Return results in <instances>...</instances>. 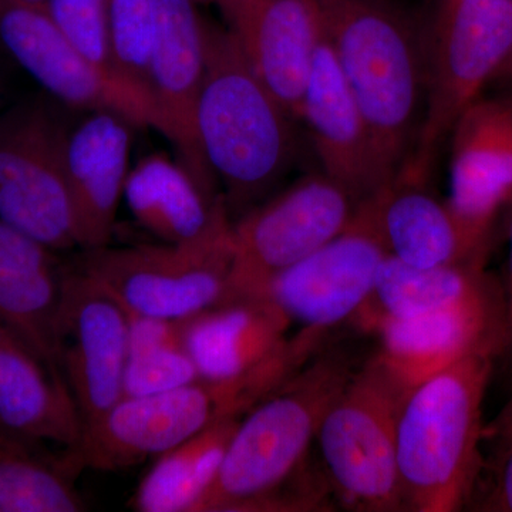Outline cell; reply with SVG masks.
I'll use <instances>...</instances> for the list:
<instances>
[{
    "label": "cell",
    "instance_id": "5",
    "mask_svg": "<svg viewBox=\"0 0 512 512\" xmlns=\"http://www.w3.org/2000/svg\"><path fill=\"white\" fill-rule=\"evenodd\" d=\"M352 360L328 350L239 420L217 480L198 512L245 511L303 466L323 416L352 377Z\"/></svg>",
    "mask_w": 512,
    "mask_h": 512
},
{
    "label": "cell",
    "instance_id": "2",
    "mask_svg": "<svg viewBox=\"0 0 512 512\" xmlns=\"http://www.w3.org/2000/svg\"><path fill=\"white\" fill-rule=\"evenodd\" d=\"M197 131L232 221L266 200L296 157L295 117L254 72L228 29L205 20Z\"/></svg>",
    "mask_w": 512,
    "mask_h": 512
},
{
    "label": "cell",
    "instance_id": "31",
    "mask_svg": "<svg viewBox=\"0 0 512 512\" xmlns=\"http://www.w3.org/2000/svg\"><path fill=\"white\" fill-rule=\"evenodd\" d=\"M481 511L512 512V440L500 451L493 487L480 504Z\"/></svg>",
    "mask_w": 512,
    "mask_h": 512
},
{
    "label": "cell",
    "instance_id": "10",
    "mask_svg": "<svg viewBox=\"0 0 512 512\" xmlns=\"http://www.w3.org/2000/svg\"><path fill=\"white\" fill-rule=\"evenodd\" d=\"M69 128L42 100L0 116V221L57 252L80 248L64 173Z\"/></svg>",
    "mask_w": 512,
    "mask_h": 512
},
{
    "label": "cell",
    "instance_id": "29",
    "mask_svg": "<svg viewBox=\"0 0 512 512\" xmlns=\"http://www.w3.org/2000/svg\"><path fill=\"white\" fill-rule=\"evenodd\" d=\"M107 8L117 70L151 100L150 60L156 40V0H107Z\"/></svg>",
    "mask_w": 512,
    "mask_h": 512
},
{
    "label": "cell",
    "instance_id": "12",
    "mask_svg": "<svg viewBox=\"0 0 512 512\" xmlns=\"http://www.w3.org/2000/svg\"><path fill=\"white\" fill-rule=\"evenodd\" d=\"M130 313L100 282L67 265L57 320L60 372L84 427L124 396Z\"/></svg>",
    "mask_w": 512,
    "mask_h": 512
},
{
    "label": "cell",
    "instance_id": "27",
    "mask_svg": "<svg viewBox=\"0 0 512 512\" xmlns=\"http://www.w3.org/2000/svg\"><path fill=\"white\" fill-rule=\"evenodd\" d=\"M239 420L220 421L158 456L138 485L134 510L198 512L217 480Z\"/></svg>",
    "mask_w": 512,
    "mask_h": 512
},
{
    "label": "cell",
    "instance_id": "34",
    "mask_svg": "<svg viewBox=\"0 0 512 512\" xmlns=\"http://www.w3.org/2000/svg\"><path fill=\"white\" fill-rule=\"evenodd\" d=\"M508 330H510V340H512V306L508 309Z\"/></svg>",
    "mask_w": 512,
    "mask_h": 512
},
{
    "label": "cell",
    "instance_id": "3",
    "mask_svg": "<svg viewBox=\"0 0 512 512\" xmlns=\"http://www.w3.org/2000/svg\"><path fill=\"white\" fill-rule=\"evenodd\" d=\"M320 339L301 329L281 355L248 375L198 377L164 392L123 397L84 427L76 450L83 467L109 473L134 467L220 421L241 419L318 353Z\"/></svg>",
    "mask_w": 512,
    "mask_h": 512
},
{
    "label": "cell",
    "instance_id": "19",
    "mask_svg": "<svg viewBox=\"0 0 512 512\" xmlns=\"http://www.w3.org/2000/svg\"><path fill=\"white\" fill-rule=\"evenodd\" d=\"M87 113L69 128L64 144V173L80 249L106 247L113 238L134 127L113 111Z\"/></svg>",
    "mask_w": 512,
    "mask_h": 512
},
{
    "label": "cell",
    "instance_id": "21",
    "mask_svg": "<svg viewBox=\"0 0 512 512\" xmlns=\"http://www.w3.org/2000/svg\"><path fill=\"white\" fill-rule=\"evenodd\" d=\"M59 254L0 221V322L62 375L57 320L67 264Z\"/></svg>",
    "mask_w": 512,
    "mask_h": 512
},
{
    "label": "cell",
    "instance_id": "37",
    "mask_svg": "<svg viewBox=\"0 0 512 512\" xmlns=\"http://www.w3.org/2000/svg\"><path fill=\"white\" fill-rule=\"evenodd\" d=\"M30 2H46V0H30Z\"/></svg>",
    "mask_w": 512,
    "mask_h": 512
},
{
    "label": "cell",
    "instance_id": "26",
    "mask_svg": "<svg viewBox=\"0 0 512 512\" xmlns=\"http://www.w3.org/2000/svg\"><path fill=\"white\" fill-rule=\"evenodd\" d=\"M76 450L55 454L42 441L0 427V512H82Z\"/></svg>",
    "mask_w": 512,
    "mask_h": 512
},
{
    "label": "cell",
    "instance_id": "1",
    "mask_svg": "<svg viewBox=\"0 0 512 512\" xmlns=\"http://www.w3.org/2000/svg\"><path fill=\"white\" fill-rule=\"evenodd\" d=\"M315 2L326 39L390 183L413 157L423 126L424 26L392 0Z\"/></svg>",
    "mask_w": 512,
    "mask_h": 512
},
{
    "label": "cell",
    "instance_id": "9",
    "mask_svg": "<svg viewBox=\"0 0 512 512\" xmlns=\"http://www.w3.org/2000/svg\"><path fill=\"white\" fill-rule=\"evenodd\" d=\"M359 204L346 188L319 170L303 175L232 221L228 301L264 296L276 275L338 237Z\"/></svg>",
    "mask_w": 512,
    "mask_h": 512
},
{
    "label": "cell",
    "instance_id": "15",
    "mask_svg": "<svg viewBox=\"0 0 512 512\" xmlns=\"http://www.w3.org/2000/svg\"><path fill=\"white\" fill-rule=\"evenodd\" d=\"M376 328L377 355L409 390L463 357L497 353L510 339L507 298L498 286L443 311L386 319Z\"/></svg>",
    "mask_w": 512,
    "mask_h": 512
},
{
    "label": "cell",
    "instance_id": "22",
    "mask_svg": "<svg viewBox=\"0 0 512 512\" xmlns=\"http://www.w3.org/2000/svg\"><path fill=\"white\" fill-rule=\"evenodd\" d=\"M292 322L266 296L229 299L184 319L185 340L198 375L234 379L288 348Z\"/></svg>",
    "mask_w": 512,
    "mask_h": 512
},
{
    "label": "cell",
    "instance_id": "36",
    "mask_svg": "<svg viewBox=\"0 0 512 512\" xmlns=\"http://www.w3.org/2000/svg\"><path fill=\"white\" fill-rule=\"evenodd\" d=\"M195 2H212V3H215V0H195Z\"/></svg>",
    "mask_w": 512,
    "mask_h": 512
},
{
    "label": "cell",
    "instance_id": "18",
    "mask_svg": "<svg viewBox=\"0 0 512 512\" xmlns=\"http://www.w3.org/2000/svg\"><path fill=\"white\" fill-rule=\"evenodd\" d=\"M301 121L311 134L320 171L346 188L356 201L367 200L387 184L365 117L326 36L313 60Z\"/></svg>",
    "mask_w": 512,
    "mask_h": 512
},
{
    "label": "cell",
    "instance_id": "28",
    "mask_svg": "<svg viewBox=\"0 0 512 512\" xmlns=\"http://www.w3.org/2000/svg\"><path fill=\"white\" fill-rule=\"evenodd\" d=\"M130 322L123 397L164 392L200 377L185 340L184 320L130 313Z\"/></svg>",
    "mask_w": 512,
    "mask_h": 512
},
{
    "label": "cell",
    "instance_id": "30",
    "mask_svg": "<svg viewBox=\"0 0 512 512\" xmlns=\"http://www.w3.org/2000/svg\"><path fill=\"white\" fill-rule=\"evenodd\" d=\"M46 6L60 30L90 63L128 83L114 62L107 0H46Z\"/></svg>",
    "mask_w": 512,
    "mask_h": 512
},
{
    "label": "cell",
    "instance_id": "8",
    "mask_svg": "<svg viewBox=\"0 0 512 512\" xmlns=\"http://www.w3.org/2000/svg\"><path fill=\"white\" fill-rule=\"evenodd\" d=\"M76 265L143 318L184 320L228 301L232 221L187 244L82 249Z\"/></svg>",
    "mask_w": 512,
    "mask_h": 512
},
{
    "label": "cell",
    "instance_id": "16",
    "mask_svg": "<svg viewBox=\"0 0 512 512\" xmlns=\"http://www.w3.org/2000/svg\"><path fill=\"white\" fill-rule=\"evenodd\" d=\"M259 79L301 120L313 60L325 37L315 0H215Z\"/></svg>",
    "mask_w": 512,
    "mask_h": 512
},
{
    "label": "cell",
    "instance_id": "17",
    "mask_svg": "<svg viewBox=\"0 0 512 512\" xmlns=\"http://www.w3.org/2000/svg\"><path fill=\"white\" fill-rule=\"evenodd\" d=\"M450 136L448 204L474 234L490 241L495 217L512 202V97H478Z\"/></svg>",
    "mask_w": 512,
    "mask_h": 512
},
{
    "label": "cell",
    "instance_id": "20",
    "mask_svg": "<svg viewBox=\"0 0 512 512\" xmlns=\"http://www.w3.org/2000/svg\"><path fill=\"white\" fill-rule=\"evenodd\" d=\"M424 181L399 174L365 200L389 255L419 268L485 261L490 241Z\"/></svg>",
    "mask_w": 512,
    "mask_h": 512
},
{
    "label": "cell",
    "instance_id": "6",
    "mask_svg": "<svg viewBox=\"0 0 512 512\" xmlns=\"http://www.w3.org/2000/svg\"><path fill=\"white\" fill-rule=\"evenodd\" d=\"M409 389L379 355L355 370L323 416L318 441L326 484L353 511L402 512L397 421Z\"/></svg>",
    "mask_w": 512,
    "mask_h": 512
},
{
    "label": "cell",
    "instance_id": "25",
    "mask_svg": "<svg viewBox=\"0 0 512 512\" xmlns=\"http://www.w3.org/2000/svg\"><path fill=\"white\" fill-rule=\"evenodd\" d=\"M485 261L419 268L387 255L369 301L367 325L376 328L386 319H404L443 311L497 288L484 271Z\"/></svg>",
    "mask_w": 512,
    "mask_h": 512
},
{
    "label": "cell",
    "instance_id": "11",
    "mask_svg": "<svg viewBox=\"0 0 512 512\" xmlns=\"http://www.w3.org/2000/svg\"><path fill=\"white\" fill-rule=\"evenodd\" d=\"M0 45L66 106L113 111L134 127L160 131L153 101L90 63L57 26L46 2L0 0Z\"/></svg>",
    "mask_w": 512,
    "mask_h": 512
},
{
    "label": "cell",
    "instance_id": "35",
    "mask_svg": "<svg viewBox=\"0 0 512 512\" xmlns=\"http://www.w3.org/2000/svg\"><path fill=\"white\" fill-rule=\"evenodd\" d=\"M501 73L510 74V76H512V57L510 60H508V63L505 64L503 72Z\"/></svg>",
    "mask_w": 512,
    "mask_h": 512
},
{
    "label": "cell",
    "instance_id": "23",
    "mask_svg": "<svg viewBox=\"0 0 512 512\" xmlns=\"http://www.w3.org/2000/svg\"><path fill=\"white\" fill-rule=\"evenodd\" d=\"M0 427L77 450L83 421L66 380L0 322Z\"/></svg>",
    "mask_w": 512,
    "mask_h": 512
},
{
    "label": "cell",
    "instance_id": "14",
    "mask_svg": "<svg viewBox=\"0 0 512 512\" xmlns=\"http://www.w3.org/2000/svg\"><path fill=\"white\" fill-rule=\"evenodd\" d=\"M157 28L150 60V96L160 133L178 151V163L211 194H222L205 160L197 109L205 74V19L195 0H156Z\"/></svg>",
    "mask_w": 512,
    "mask_h": 512
},
{
    "label": "cell",
    "instance_id": "7",
    "mask_svg": "<svg viewBox=\"0 0 512 512\" xmlns=\"http://www.w3.org/2000/svg\"><path fill=\"white\" fill-rule=\"evenodd\" d=\"M427 94L413 157L399 174L426 180L437 147L512 57V0H433L424 25Z\"/></svg>",
    "mask_w": 512,
    "mask_h": 512
},
{
    "label": "cell",
    "instance_id": "32",
    "mask_svg": "<svg viewBox=\"0 0 512 512\" xmlns=\"http://www.w3.org/2000/svg\"><path fill=\"white\" fill-rule=\"evenodd\" d=\"M488 433H491L500 451L510 443L512 440V397L510 402L505 404L503 412L498 414L497 420L494 421Z\"/></svg>",
    "mask_w": 512,
    "mask_h": 512
},
{
    "label": "cell",
    "instance_id": "24",
    "mask_svg": "<svg viewBox=\"0 0 512 512\" xmlns=\"http://www.w3.org/2000/svg\"><path fill=\"white\" fill-rule=\"evenodd\" d=\"M124 198L138 224L167 244L197 241L232 221L224 195L205 191L183 164L164 154L128 171Z\"/></svg>",
    "mask_w": 512,
    "mask_h": 512
},
{
    "label": "cell",
    "instance_id": "4",
    "mask_svg": "<svg viewBox=\"0 0 512 512\" xmlns=\"http://www.w3.org/2000/svg\"><path fill=\"white\" fill-rule=\"evenodd\" d=\"M494 356L463 357L407 393L397 421L406 511H458L473 497L483 463V403Z\"/></svg>",
    "mask_w": 512,
    "mask_h": 512
},
{
    "label": "cell",
    "instance_id": "33",
    "mask_svg": "<svg viewBox=\"0 0 512 512\" xmlns=\"http://www.w3.org/2000/svg\"><path fill=\"white\" fill-rule=\"evenodd\" d=\"M508 207L511 208L510 220H508V262L507 275H505V298H507V308L512 306V202Z\"/></svg>",
    "mask_w": 512,
    "mask_h": 512
},
{
    "label": "cell",
    "instance_id": "13",
    "mask_svg": "<svg viewBox=\"0 0 512 512\" xmlns=\"http://www.w3.org/2000/svg\"><path fill=\"white\" fill-rule=\"evenodd\" d=\"M387 255L372 212L362 201L338 237L276 275L264 296L292 323L325 335L362 311Z\"/></svg>",
    "mask_w": 512,
    "mask_h": 512
}]
</instances>
